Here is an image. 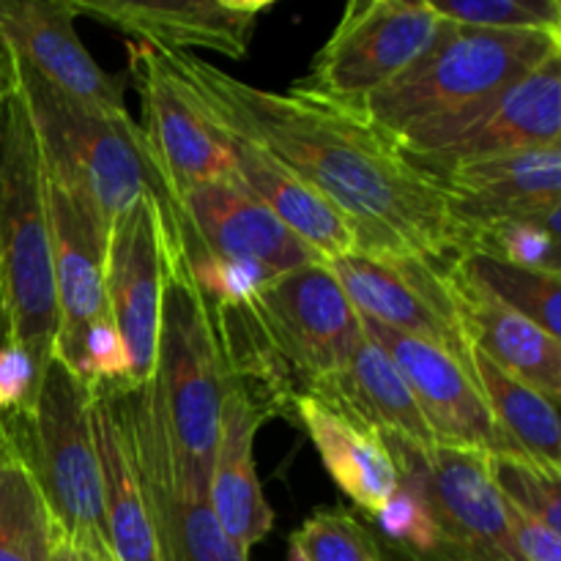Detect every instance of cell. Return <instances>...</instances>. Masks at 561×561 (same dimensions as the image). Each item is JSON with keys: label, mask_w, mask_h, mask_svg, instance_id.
I'll return each mask as SVG.
<instances>
[{"label": "cell", "mask_w": 561, "mask_h": 561, "mask_svg": "<svg viewBox=\"0 0 561 561\" xmlns=\"http://www.w3.org/2000/svg\"><path fill=\"white\" fill-rule=\"evenodd\" d=\"M124 431L162 561H250L214 518L208 491L181 466L157 378L135 389H93Z\"/></svg>", "instance_id": "cell-8"}, {"label": "cell", "mask_w": 561, "mask_h": 561, "mask_svg": "<svg viewBox=\"0 0 561 561\" xmlns=\"http://www.w3.org/2000/svg\"><path fill=\"white\" fill-rule=\"evenodd\" d=\"M208 115L261 146L354 228L356 247L403 252L447 268L466 252L442 184L359 110L340 107L296 82L255 88L192 53L157 49Z\"/></svg>", "instance_id": "cell-1"}, {"label": "cell", "mask_w": 561, "mask_h": 561, "mask_svg": "<svg viewBox=\"0 0 561 561\" xmlns=\"http://www.w3.org/2000/svg\"><path fill=\"white\" fill-rule=\"evenodd\" d=\"M91 436L102 477L104 524L115 561H162L124 431L102 392H91Z\"/></svg>", "instance_id": "cell-25"}, {"label": "cell", "mask_w": 561, "mask_h": 561, "mask_svg": "<svg viewBox=\"0 0 561 561\" xmlns=\"http://www.w3.org/2000/svg\"><path fill=\"white\" fill-rule=\"evenodd\" d=\"M53 526L102 559H113L102 477L91 436V392L58 359L47 365L33 411L16 416Z\"/></svg>", "instance_id": "cell-7"}, {"label": "cell", "mask_w": 561, "mask_h": 561, "mask_svg": "<svg viewBox=\"0 0 561 561\" xmlns=\"http://www.w3.org/2000/svg\"><path fill=\"white\" fill-rule=\"evenodd\" d=\"M159 255H162V301H159L157 378L164 398L170 436L186 474L208 491L225 376L214 343L206 301L186 266V255L168 214L153 208Z\"/></svg>", "instance_id": "cell-5"}, {"label": "cell", "mask_w": 561, "mask_h": 561, "mask_svg": "<svg viewBox=\"0 0 561 561\" xmlns=\"http://www.w3.org/2000/svg\"><path fill=\"white\" fill-rule=\"evenodd\" d=\"M11 343V323H9V310H5L3 288H0V345Z\"/></svg>", "instance_id": "cell-37"}, {"label": "cell", "mask_w": 561, "mask_h": 561, "mask_svg": "<svg viewBox=\"0 0 561 561\" xmlns=\"http://www.w3.org/2000/svg\"><path fill=\"white\" fill-rule=\"evenodd\" d=\"M53 515L22 447L16 416H0V561H49Z\"/></svg>", "instance_id": "cell-26"}, {"label": "cell", "mask_w": 561, "mask_h": 561, "mask_svg": "<svg viewBox=\"0 0 561 561\" xmlns=\"http://www.w3.org/2000/svg\"><path fill=\"white\" fill-rule=\"evenodd\" d=\"M398 480L414 488L436 524L431 561H526L510 531L507 513L488 474V455L455 447H416L381 438Z\"/></svg>", "instance_id": "cell-10"}, {"label": "cell", "mask_w": 561, "mask_h": 561, "mask_svg": "<svg viewBox=\"0 0 561 561\" xmlns=\"http://www.w3.org/2000/svg\"><path fill=\"white\" fill-rule=\"evenodd\" d=\"M0 288L11 343L44 373L58 329L53 228L42 148L20 88L0 102Z\"/></svg>", "instance_id": "cell-3"}, {"label": "cell", "mask_w": 561, "mask_h": 561, "mask_svg": "<svg viewBox=\"0 0 561 561\" xmlns=\"http://www.w3.org/2000/svg\"><path fill=\"white\" fill-rule=\"evenodd\" d=\"M104 296L107 312L129 362V389L157 373L162 255L151 195L131 203L110 222L104 244Z\"/></svg>", "instance_id": "cell-16"}, {"label": "cell", "mask_w": 561, "mask_h": 561, "mask_svg": "<svg viewBox=\"0 0 561 561\" xmlns=\"http://www.w3.org/2000/svg\"><path fill=\"white\" fill-rule=\"evenodd\" d=\"M203 301L225 383L268 420L348 367L365 340L359 312L323 261L279 274L241 299Z\"/></svg>", "instance_id": "cell-2"}, {"label": "cell", "mask_w": 561, "mask_h": 561, "mask_svg": "<svg viewBox=\"0 0 561 561\" xmlns=\"http://www.w3.org/2000/svg\"><path fill=\"white\" fill-rule=\"evenodd\" d=\"M453 279V277H449ZM460 301L466 337L474 351L526 383L548 403L559 405L561 398V337H553L518 312L485 299L477 290L463 288L453 279Z\"/></svg>", "instance_id": "cell-23"}, {"label": "cell", "mask_w": 561, "mask_h": 561, "mask_svg": "<svg viewBox=\"0 0 561 561\" xmlns=\"http://www.w3.org/2000/svg\"><path fill=\"white\" fill-rule=\"evenodd\" d=\"M38 367L16 343L0 345V416H25L42 387Z\"/></svg>", "instance_id": "cell-33"}, {"label": "cell", "mask_w": 561, "mask_h": 561, "mask_svg": "<svg viewBox=\"0 0 561 561\" xmlns=\"http://www.w3.org/2000/svg\"><path fill=\"white\" fill-rule=\"evenodd\" d=\"M222 131L228 140L236 184L250 192L261 206H266L321 261H332L356 250L354 228L323 197H318L310 186L301 184L296 175H290L283 164L274 162L261 146L247 140L244 135L225 126Z\"/></svg>", "instance_id": "cell-22"}, {"label": "cell", "mask_w": 561, "mask_h": 561, "mask_svg": "<svg viewBox=\"0 0 561 561\" xmlns=\"http://www.w3.org/2000/svg\"><path fill=\"white\" fill-rule=\"evenodd\" d=\"M442 20L460 22L488 31H537L561 36L559 0H463V3H433Z\"/></svg>", "instance_id": "cell-31"}, {"label": "cell", "mask_w": 561, "mask_h": 561, "mask_svg": "<svg viewBox=\"0 0 561 561\" xmlns=\"http://www.w3.org/2000/svg\"><path fill=\"white\" fill-rule=\"evenodd\" d=\"M561 55V36L537 31H488L438 16L425 53L392 82L367 96L359 113L398 137L400 131L507 91Z\"/></svg>", "instance_id": "cell-4"}, {"label": "cell", "mask_w": 561, "mask_h": 561, "mask_svg": "<svg viewBox=\"0 0 561 561\" xmlns=\"http://www.w3.org/2000/svg\"><path fill=\"white\" fill-rule=\"evenodd\" d=\"M307 561H389L370 526L345 510H318L290 535Z\"/></svg>", "instance_id": "cell-30"}, {"label": "cell", "mask_w": 561, "mask_h": 561, "mask_svg": "<svg viewBox=\"0 0 561 561\" xmlns=\"http://www.w3.org/2000/svg\"><path fill=\"white\" fill-rule=\"evenodd\" d=\"M16 91V64L5 44L0 42V102Z\"/></svg>", "instance_id": "cell-36"}, {"label": "cell", "mask_w": 561, "mask_h": 561, "mask_svg": "<svg viewBox=\"0 0 561 561\" xmlns=\"http://www.w3.org/2000/svg\"><path fill=\"white\" fill-rule=\"evenodd\" d=\"M49 561H113L102 559L93 551H88L85 546L75 542L71 537H66L64 531H58L53 526V548H49Z\"/></svg>", "instance_id": "cell-35"}, {"label": "cell", "mask_w": 561, "mask_h": 561, "mask_svg": "<svg viewBox=\"0 0 561 561\" xmlns=\"http://www.w3.org/2000/svg\"><path fill=\"white\" fill-rule=\"evenodd\" d=\"M288 561H307L305 553H301L294 542H288Z\"/></svg>", "instance_id": "cell-38"}, {"label": "cell", "mask_w": 561, "mask_h": 561, "mask_svg": "<svg viewBox=\"0 0 561 561\" xmlns=\"http://www.w3.org/2000/svg\"><path fill=\"white\" fill-rule=\"evenodd\" d=\"M559 233L537 222H502L474 236L469 250L491 252L510 263L542 272H559Z\"/></svg>", "instance_id": "cell-32"}, {"label": "cell", "mask_w": 561, "mask_h": 561, "mask_svg": "<svg viewBox=\"0 0 561 561\" xmlns=\"http://www.w3.org/2000/svg\"><path fill=\"white\" fill-rule=\"evenodd\" d=\"M362 332L398 365L420 405L433 444L482 455H520L493 420L474 376L447 351L359 316Z\"/></svg>", "instance_id": "cell-14"}, {"label": "cell", "mask_w": 561, "mask_h": 561, "mask_svg": "<svg viewBox=\"0 0 561 561\" xmlns=\"http://www.w3.org/2000/svg\"><path fill=\"white\" fill-rule=\"evenodd\" d=\"M268 416L236 387L225 383L214 444L208 504L228 540L250 557L252 548L274 529V513L263 496L255 469V436Z\"/></svg>", "instance_id": "cell-20"}, {"label": "cell", "mask_w": 561, "mask_h": 561, "mask_svg": "<svg viewBox=\"0 0 561 561\" xmlns=\"http://www.w3.org/2000/svg\"><path fill=\"white\" fill-rule=\"evenodd\" d=\"M44 179L53 228V279L58 310L53 359H58L77 378L88 334L110 318L104 296L107 228L47 170Z\"/></svg>", "instance_id": "cell-17"}, {"label": "cell", "mask_w": 561, "mask_h": 561, "mask_svg": "<svg viewBox=\"0 0 561 561\" xmlns=\"http://www.w3.org/2000/svg\"><path fill=\"white\" fill-rule=\"evenodd\" d=\"M504 513H507L510 531H513V540L518 546L520 557L526 561H561L559 531L548 529L546 524L520 513V510L510 507V504H504Z\"/></svg>", "instance_id": "cell-34"}, {"label": "cell", "mask_w": 561, "mask_h": 561, "mask_svg": "<svg viewBox=\"0 0 561 561\" xmlns=\"http://www.w3.org/2000/svg\"><path fill=\"white\" fill-rule=\"evenodd\" d=\"M75 20L71 0H0V42L22 69L75 102L126 113L124 82L91 58Z\"/></svg>", "instance_id": "cell-19"}, {"label": "cell", "mask_w": 561, "mask_h": 561, "mask_svg": "<svg viewBox=\"0 0 561 561\" xmlns=\"http://www.w3.org/2000/svg\"><path fill=\"white\" fill-rule=\"evenodd\" d=\"M471 376L491 409L504 436L520 449V455L537 460L546 469L561 471V425L557 405L542 394L515 381L507 373L471 348Z\"/></svg>", "instance_id": "cell-28"}, {"label": "cell", "mask_w": 561, "mask_h": 561, "mask_svg": "<svg viewBox=\"0 0 561 561\" xmlns=\"http://www.w3.org/2000/svg\"><path fill=\"white\" fill-rule=\"evenodd\" d=\"M16 88L36 129L44 170L85 203L104 228L131 203L151 195L157 170L129 110L110 113L75 102L20 64Z\"/></svg>", "instance_id": "cell-6"}, {"label": "cell", "mask_w": 561, "mask_h": 561, "mask_svg": "<svg viewBox=\"0 0 561 561\" xmlns=\"http://www.w3.org/2000/svg\"><path fill=\"white\" fill-rule=\"evenodd\" d=\"M392 140L433 179L458 164L561 146V55L507 91L422 121Z\"/></svg>", "instance_id": "cell-9"}, {"label": "cell", "mask_w": 561, "mask_h": 561, "mask_svg": "<svg viewBox=\"0 0 561 561\" xmlns=\"http://www.w3.org/2000/svg\"><path fill=\"white\" fill-rule=\"evenodd\" d=\"M466 250L502 222H537L561 236V146L458 164L436 175Z\"/></svg>", "instance_id": "cell-15"}, {"label": "cell", "mask_w": 561, "mask_h": 561, "mask_svg": "<svg viewBox=\"0 0 561 561\" xmlns=\"http://www.w3.org/2000/svg\"><path fill=\"white\" fill-rule=\"evenodd\" d=\"M294 411L334 485L370 518L381 513L400 485L398 466L381 436L334 414L316 398H299Z\"/></svg>", "instance_id": "cell-24"}, {"label": "cell", "mask_w": 561, "mask_h": 561, "mask_svg": "<svg viewBox=\"0 0 561 561\" xmlns=\"http://www.w3.org/2000/svg\"><path fill=\"white\" fill-rule=\"evenodd\" d=\"M129 66L142 102V142L168 192L233 179L225 131L195 93L148 44H129Z\"/></svg>", "instance_id": "cell-13"}, {"label": "cell", "mask_w": 561, "mask_h": 561, "mask_svg": "<svg viewBox=\"0 0 561 561\" xmlns=\"http://www.w3.org/2000/svg\"><path fill=\"white\" fill-rule=\"evenodd\" d=\"M488 474L504 504L561 535V471L526 455H488Z\"/></svg>", "instance_id": "cell-29"}, {"label": "cell", "mask_w": 561, "mask_h": 561, "mask_svg": "<svg viewBox=\"0 0 561 561\" xmlns=\"http://www.w3.org/2000/svg\"><path fill=\"white\" fill-rule=\"evenodd\" d=\"M463 288L518 312L548 334H561V274L526 268L482 250H466L447 266Z\"/></svg>", "instance_id": "cell-27"}, {"label": "cell", "mask_w": 561, "mask_h": 561, "mask_svg": "<svg viewBox=\"0 0 561 561\" xmlns=\"http://www.w3.org/2000/svg\"><path fill=\"white\" fill-rule=\"evenodd\" d=\"M272 5V0H71L77 16L115 27L135 44L170 53L208 49L233 60L250 53L257 20Z\"/></svg>", "instance_id": "cell-18"}, {"label": "cell", "mask_w": 561, "mask_h": 561, "mask_svg": "<svg viewBox=\"0 0 561 561\" xmlns=\"http://www.w3.org/2000/svg\"><path fill=\"white\" fill-rule=\"evenodd\" d=\"M436 27L431 3L351 0L299 85L340 107L359 110L425 53Z\"/></svg>", "instance_id": "cell-11"}, {"label": "cell", "mask_w": 561, "mask_h": 561, "mask_svg": "<svg viewBox=\"0 0 561 561\" xmlns=\"http://www.w3.org/2000/svg\"><path fill=\"white\" fill-rule=\"evenodd\" d=\"M323 263L359 316L447 351L471 373V345L447 268L425 257L359 247Z\"/></svg>", "instance_id": "cell-12"}, {"label": "cell", "mask_w": 561, "mask_h": 561, "mask_svg": "<svg viewBox=\"0 0 561 561\" xmlns=\"http://www.w3.org/2000/svg\"><path fill=\"white\" fill-rule=\"evenodd\" d=\"M307 398H316L334 414L381 438H400L416 447H433L420 405L403 373L373 340H362L348 367L323 378Z\"/></svg>", "instance_id": "cell-21"}]
</instances>
